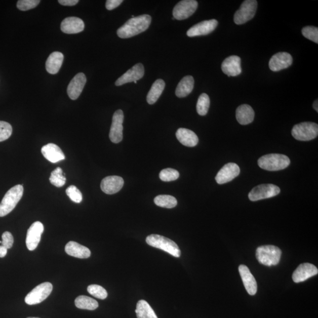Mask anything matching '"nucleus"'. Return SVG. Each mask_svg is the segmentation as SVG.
<instances>
[{"label":"nucleus","instance_id":"1","mask_svg":"<svg viewBox=\"0 0 318 318\" xmlns=\"http://www.w3.org/2000/svg\"><path fill=\"white\" fill-rule=\"evenodd\" d=\"M151 17L147 14L132 18L119 28L117 34L121 38H128L145 31L151 24Z\"/></svg>","mask_w":318,"mask_h":318},{"label":"nucleus","instance_id":"2","mask_svg":"<svg viewBox=\"0 0 318 318\" xmlns=\"http://www.w3.org/2000/svg\"><path fill=\"white\" fill-rule=\"evenodd\" d=\"M258 164L260 168L266 171H278L288 168L291 161L286 155L268 154L260 157Z\"/></svg>","mask_w":318,"mask_h":318},{"label":"nucleus","instance_id":"3","mask_svg":"<svg viewBox=\"0 0 318 318\" xmlns=\"http://www.w3.org/2000/svg\"><path fill=\"white\" fill-rule=\"evenodd\" d=\"M24 188L22 185H16L7 191L0 204V217H4L13 211L22 198Z\"/></svg>","mask_w":318,"mask_h":318},{"label":"nucleus","instance_id":"4","mask_svg":"<svg viewBox=\"0 0 318 318\" xmlns=\"http://www.w3.org/2000/svg\"><path fill=\"white\" fill-rule=\"evenodd\" d=\"M281 255V249L273 245L261 246L256 252L258 262L267 266L277 265L280 263Z\"/></svg>","mask_w":318,"mask_h":318},{"label":"nucleus","instance_id":"5","mask_svg":"<svg viewBox=\"0 0 318 318\" xmlns=\"http://www.w3.org/2000/svg\"><path fill=\"white\" fill-rule=\"evenodd\" d=\"M146 242L151 247L162 249L176 258H179L181 255L178 245L175 242L165 236L158 234H150L146 237Z\"/></svg>","mask_w":318,"mask_h":318},{"label":"nucleus","instance_id":"6","mask_svg":"<svg viewBox=\"0 0 318 318\" xmlns=\"http://www.w3.org/2000/svg\"><path fill=\"white\" fill-rule=\"evenodd\" d=\"M292 135L299 141H309L318 135V126L313 122H303L296 125L292 130Z\"/></svg>","mask_w":318,"mask_h":318},{"label":"nucleus","instance_id":"7","mask_svg":"<svg viewBox=\"0 0 318 318\" xmlns=\"http://www.w3.org/2000/svg\"><path fill=\"white\" fill-rule=\"evenodd\" d=\"M258 8V2L256 0H246L242 4L234 15V22L236 24H245L254 18Z\"/></svg>","mask_w":318,"mask_h":318},{"label":"nucleus","instance_id":"8","mask_svg":"<svg viewBox=\"0 0 318 318\" xmlns=\"http://www.w3.org/2000/svg\"><path fill=\"white\" fill-rule=\"evenodd\" d=\"M53 285L50 283H44L38 285L25 298V302L29 305H37L44 301L51 294Z\"/></svg>","mask_w":318,"mask_h":318},{"label":"nucleus","instance_id":"9","mask_svg":"<svg viewBox=\"0 0 318 318\" xmlns=\"http://www.w3.org/2000/svg\"><path fill=\"white\" fill-rule=\"evenodd\" d=\"M280 191V187L273 184H262L253 188L248 197L252 202L258 201L276 196Z\"/></svg>","mask_w":318,"mask_h":318},{"label":"nucleus","instance_id":"10","mask_svg":"<svg viewBox=\"0 0 318 318\" xmlns=\"http://www.w3.org/2000/svg\"><path fill=\"white\" fill-rule=\"evenodd\" d=\"M198 3L195 0H183L180 2L173 10L175 19L183 20L187 19L196 12Z\"/></svg>","mask_w":318,"mask_h":318},{"label":"nucleus","instance_id":"11","mask_svg":"<svg viewBox=\"0 0 318 318\" xmlns=\"http://www.w3.org/2000/svg\"><path fill=\"white\" fill-rule=\"evenodd\" d=\"M124 121V114L122 110L114 112L111 126L109 137L112 142L118 143L123 140V123Z\"/></svg>","mask_w":318,"mask_h":318},{"label":"nucleus","instance_id":"12","mask_svg":"<svg viewBox=\"0 0 318 318\" xmlns=\"http://www.w3.org/2000/svg\"><path fill=\"white\" fill-rule=\"evenodd\" d=\"M44 232V226L41 222L32 224L27 233L26 243L29 251H34L41 242L42 234Z\"/></svg>","mask_w":318,"mask_h":318},{"label":"nucleus","instance_id":"13","mask_svg":"<svg viewBox=\"0 0 318 318\" xmlns=\"http://www.w3.org/2000/svg\"><path fill=\"white\" fill-rule=\"evenodd\" d=\"M240 174V168L234 163H229L223 166L217 174L215 180L219 185L232 181Z\"/></svg>","mask_w":318,"mask_h":318},{"label":"nucleus","instance_id":"14","mask_svg":"<svg viewBox=\"0 0 318 318\" xmlns=\"http://www.w3.org/2000/svg\"><path fill=\"white\" fill-rule=\"evenodd\" d=\"M318 273L317 267L309 263H302L299 265L292 274V280L295 283L304 282Z\"/></svg>","mask_w":318,"mask_h":318},{"label":"nucleus","instance_id":"15","mask_svg":"<svg viewBox=\"0 0 318 318\" xmlns=\"http://www.w3.org/2000/svg\"><path fill=\"white\" fill-rule=\"evenodd\" d=\"M218 24V21L215 19L202 21L191 27L187 31V35L189 37L208 35L215 30Z\"/></svg>","mask_w":318,"mask_h":318},{"label":"nucleus","instance_id":"16","mask_svg":"<svg viewBox=\"0 0 318 318\" xmlns=\"http://www.w3.org/2000/svg\"><path fill=\"white\" fill-rule=\"evenodd\" d=\"M292 62V57L290 53L280 52L271 57L269 66L271 70L279 71L290 67Z\"/></svg>","mask_w":318,"mask_h":318},{"label":"nucleus","instance_id":"17","mask_svg":"<svg viewBox=\"0 0 318 318\" xmlns=\"http://www.w3.org/2000/svg\"><path fill=\"white\" fill-rule=\"evenodd\" d=\"M144 68L143 65L141 63L136 64L131 69L126 71L120 78L117 80L115 85L116 86H121L126 83L135 82L139 81L144 76Z\"/></svg>","mask_w":318,"mask_h":318},{"label":"nucleus","instance_id":"18","mask_svg":"<svg viewBox=\"0 0 318 318\" xmlns=\"http://www.w3.org/2000/svg\"><path fill=\"white\" fill-rule=\"evenodd\" d=\"M87 78L84 73H80L71 80L67 88V95L71 100H76L85 88Z\"/></svg>","mask_w":318,"mask_h":318},{"label":"nucleus","instance_id":"19","mask_svg":"<svg viewBox=\"0 0 318 318\" xmlns=\"http://www.w3.org/2000/svg\"><path fill=\"white\" fill-rule=\"evenodd\" d=\"M124 185V180L117 176H107L101 182V189L107 194L118 192Z\"/></svg>","mask_w":318,"mask_h":318},{"label":"nucleus","instance_id":"20","mask_svg":"<svg viewBox=\"0 0 318 318\" xmlns=\"http://www.w3.org/2000/svg\"><path fill=\"white\" fill-rule=\"evenodd\" d=\"M222 70L229 77H235L242 73L241 59L237 56H231L223 61Z\"/></svg>","mask_w":318,"mask_h":318},{"label":"nucleus","instance_id":"21","mask_svg":"<svg viewBox=\"0 0 318 318\" xmlns=\"http://www.w3.org/2000/svg\"><path fill=\"white\" fill-rule=\"evenodd\" d=\"M238 272H240L246 290L249 295H255L258 291V285L250 270L247 266L241 265L238 267Z\"/></svg>","mask_w":318,"mask_h":318},{"label":"nucleus","instance_id":"22","mask_svg":"<svg viewBox=\"0 0 318 318\" xmlns=\"http://www.w3.org/2000/svg\"><path fill=\"white\" fill-rule=\"evenodd\" d=\"M85 23L80 18H66L61 23V30L66 34H77L84 30Z\"/></svg>","mask_w":318,"mask_h":318},{"label":"nucleus","instance_id":"23","mask_svg":"<svg viewBox=\"0 0 318 318\" xmlns=\"http://www.w3.org/2000/svg\"><path fill=\"white\" fill-rule=\"evenodd\" d=\"M42 153L49 162L56 164L65 159L64 154L55 144L49 143L42 148Z\"/></svg>","mask_w":318,"mask_h":318},{"label":"nucleus","instance_id":"24","mask_svg":"<svg viewBox=\"0 0 318 318\" xmlns=\"http://www.w3.org/2000/svg\"><path fill=\"white\" fill-rule=\"evenodd\" d=\"M65 251L68 255L80 259L88 258L91 255L89 248L73 241L68 242L65 247Z\"/></svg>","mask_w":318,"mask_h":318},{"label":"nucleus","instance_id":"25","mask_svg":"<svg viewBox=\"0 0 318 318\" xmlns=\"http://www.w3.org/2000/svg\"><path fill=\"white\" fill-rule=\"evenodd\" d=\"M176 136L179 142L187 147L196 146L198 142L196 134L189 129L180 128L177 131Z\"/></svg>","mask_w":318,"mask_h":318},{"label":"nucleus","instance_id":"26","mask_svg":"<svg viewBox=\"0 0 318 318\" xmlns=\"http://www.w3.org/2000/svg\"><path fill=\"white\" fill-rule=\"evenodd\" d=\"M236 117L238 124L247 125L254 121L255 111L252 107L248 104H242L237 108Z\"/></svg>","mask_w":318,"mask_h":318},{"label":"nucleus","instance_id":"27","mask_svg":"<svg viewBox=\"0 0 318 318\" xmlns=\"http://www.w3.org/2000/svg\"><path fill=\"white\" fill-rule=\"evenodd\" d=\"M64 60L63 54L59 52L52 53L46 61V68L48 73L56 74L59 71Z\"/></svg>","mask_w":318,"mask_h":318},{"label":"nucleus","instance_id":"28","mask_svg":"<svg viewBox=\"0 0 318 318\" xmlns=\"http://www.w3.org/2000/svg\"><path fill=\"white\" fill-rule=\"evenodd\" d=\"M194 78L191 75L183 77L177 86L176 95L179 98H183L189 95L193 91L194 88Z\"/></svg>","mask_w":318,"mask_h":318},{"label":"nucleus","instance_id":"29","mask_svg":"<svg viewBox=\"0 0 318 318\" xmlns=\"http://www.w3.org/2000/svg\"><path fill=\"white\" fill-rule=\"evenodd\" d=\"M165 87V83L162 79H158L155 81L151 86L149 92L147 94V103L149 104H153L156 103L164 92Z\"/></svg>","mask_w":318,"mask_h":318},{"label":"nucleus","instance_id":"30","mask_svg":"<svg viewBox=\"0 0 318 318\" xmlns=\"http://www.w3.org/2000/svg\"><path fill=\"white\" fill-rule=\"evenodd\" d=\"M135 312L137 318H158L152 308L144 300L137 302Z\"/></svg>","mask_w":318,"mask_h":318},{"label":"nucleus","instance_id":"31","mask_svg":"<svg viewBox=\"0 0 318 318\" xmlns=\"http://www.w3.org/2000/svg\"><path fill=\"white\" fill-rule=\"evenodd\" d=\"M75 305L79 309L90 310H95L99 307V303L95 299L83 295L75 299Z\"/></svg>","mask_w":318,"mask_h":318},{"label":"nucleus","instance_id":"32","mask_svg":"<svg viewBox=\"0 0 318 318\" xmlns=\"http://www.w3.org/2000/svg\"><path fill=\"white\" fill-rule=\"evenodd\" d=\"M154 202L158 207L168 209L175 208L178 204L176 198L170 195H158L154 198Z\"/></svg>","mask_w":318,"mask_h":318},{"label":"nucleus","instance_id":"33","mask_svg":"<svg viewBox=\"0 0 318 318\" xmlns=\"http://www.w3.org/2000/svg\"><path fill=\"white\" fill-rule=\"evenodd\" d=\"M49 180L53 185L57 187L63 186L66 182V177L63 175V170L60 168H57L52 172Z\"/></svg>","mask_w":318,"mask_h":318},{"label":"nucleus","instance_id":"34","mask_svg":"<svg viewBox=\"0 0 318 318\" xmlns=\"http://www.w3.org/2000/svg\"><path fill=\"white\" fill-rule=\"evenodd\" d=\"M210 107V99L207 94L203 93L198 97L196 110L197 113L200 115H205L208 113Z\"/></svg>","mask_w":318,"mask_h":318},{"label":"nucleus","instance_id":"35","mask_svg":"<svg viewBox=\"0 0 318 318\" xmlns=\"http://www.w3.org/2000/svg\"><path fill=\"white\" fill-rule=\"evenodd\" d=\"M159 178L164 182H172L179 178V173L175 169L168 168L162 170L159 174Z\"/></svg>","mask_w":318,"mask_h":318},{"label":"nucleus","instance_id":"36","mask_svg":"<svg viewBox=\"0 0 318 318\" xmlns=\"http://www.w3.org/2000/svg\"><path fill=\"white\" fill-rule=\"evenodd\" d=\"M88 291L90 295L100 299H104L107 297V292L102 287L98 285H91L88 288Z\"/></svg>","mask_w":318,"mask_h":318},{"label":"nucleus","instance_id":"37","mask_svg":"<svg viewBox=\"0 0 318 318\" xmlns=\"http://www.w3.org/2000/svg\"><path fill=\"white\" fill-rule=\"evenodd\" d=\"M12 133V125L6 122L0 121V142L9 139Z\"/></svg>","mask_w":318,"mask_h":318},{"label":"nucleus","instance_id":"38","mask_svg":"<svg viewBox=\"0 0 318 318\" xmlns=\"http://www.w3.org/2000/svg\"><path fill=\"white\" fill-rule=\"evenodd\" d=\"M302 33L306 38L314 43H318V28L313 26H306L303 28Z\"/></svg>","mask_w":318,"mask_h":318},{"label":"nucleus","instance_id":"39","mask_svg":"<svg viewBox=\"0 0 318 318\" xmlns=\"http://www.w3.org/2000/svg\"><path fill=\"white\" fill-rule=\"evenodd\" d=\"M66 194L70 200L75 203H81L83 200V195L81 191L75 186L72 185L68 187L66 189Z\"/></svg>","mask_w":318,"mask_h":318},{"label":"nucleus","instance_id":"40","mask_svg":"<svg viewBox=\"0 0 318 318\" xmlns=\"http://www.w3.org/2000/svg\"><path fill=\"white\" fill-rule=\"evenodd\" d=\"M41 1L39 0H19L17 4V8L21 11H27L34 9Z\"/></svg>","mask_w":318,"mask_h":318},{"label":"nucleus","instance_id":"41","mask_svg":"<svg viewBox=\"0 0 318 318\" xmlns=\"http://www.w3.org/2000/svg\"><path fill=\"white\" fill-rule=\"evenodd\" d=\"M14 243L12 234L9 232H5L2 235V245L7 249L12 248Z\"/></svg>","mask_w":318,"mask_h":318},{"label":"nucleus","instance_id":"42","mask_svg":"<svg viewBox=\"0 0 318 318\" xmlns=\"http://www.w3.org/2000/svg\"><path fill=\"white\" fill-rule=\"evenodd\" d=\"M124 2L123 0H107L106 3V7L108 10H114L117 8Z\"/></svg>","mask_w":318,"mask_h":318},{"label":"nucleus","instance_id":"43","mask_svg":"<svg viewBox=\"0 0 318 318\" xmlns=\"http://www.w3.org/2000/svg\"><path fill=\"white\" fill-rule=\"evenodd\" d=\"M60 5L64 6H74L78 3V0H59Z\"/></svg>","mask_w":318,"mask_h":318},{"label":"nucleus","instance_id":"44","mask_svg":"<svg viewBox=\"0 0 318 318\" xmlns=\"http://www.w3.org/2000/svg\"><path fill=\"white\" fill-rule=\"evenodd\" d=\"M7 254V249L3 247V245L0 246V258L5 257Z\"/></svg>","mask_w":318,"mask_h":318},{"label":"nucleus","instance_id":"45","mask_svg":"<svg viewBox=\"0 0 318 318\" xmlns=\"http://www.w3.org/2000/svg\"><path fill=\"white\" fill-rule=\"evenodd\" d=\"M313 107L314 109H315L317 112H318V102H317V100H315V102H314L313 104Z\"/></svg>","mask_w":318,"mask_h":318},{"label":"nucleus","instance_id":"46","mask_svg":"<svg viewBox=\"0 0 318 318\" xmlns=\"http://www.w3.org/2000/svg\"><path fill=\"white\" fill-rule=\"evenodd\" d=\"M27 318H39V317H28Z\"/></svg>","mask_w":318,"mask_h":318},{"label":"nucleus","instance_id":"47","mask_svg":"<svg viewBox=\"0 0 318 318\" xmlns=\"http://www.w3.org/2000/svg\"><path fill=\"white\" fill-rule=\"evenodd\" d=\"M2 241H0V244H2Z\"/></svg>","mask_w":318,"mask_h":318}]
</instances>
